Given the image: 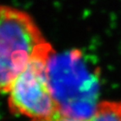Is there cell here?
Masks as SVG:
<instances>
[{"instance_id":"1","label":"cell","mask_w":121,"mask_h":121,"mask_svg":"<svg viewBox=\"0 0 121 121\" xmlns=\"http://www.w3.org/2000/svg\"><path fill=\"white\" fill-rule=\"evenodd\" d=\"M49 77L62 114L85 117L100 100V74L98 68L87 61L81 50L55 51L49 61Z\"/></svg>"},{"instance_id":"2","label":"cell","mask_w":121,"mask_h":121,"mask_svg":"<svg viewBox=\"0 0 121 121\" xmlns=\"http://www.w3.org/2000/svg\"><path fill=\"white\" fill-rule=\"evenodd\" d=\"M55 51L48 41L12 82L5 94L13 115L29 121H53L60 113L49 77V61Z\"/></svg>"},{"instance_id":"3","label":"cell","mask_w":121,"mask_h":121,"mask_svg":"<svg viewBox=\"0 0 121 121\" xmlns=\"http://www.w3.org/2000/svg\"><path fill=\"white\" fill-rule=\"evenodd\" d=\"M48 40L32 15L0 4V95Z\"/></svg>"},{"instance_id":"4","label":"cell","mask_w":121,"mask_h":121,"mask_svg":"<svg viewBox=\"0 0 121 121\" xmlns=\"http://www.w3.org/2000/svg\"><path fill=\"white\" fill-rule=\"evenodd\" d=\"M53 121H121V100H99L87 116L73 117L60 113Z\"/></svg>"}]
</instances>
